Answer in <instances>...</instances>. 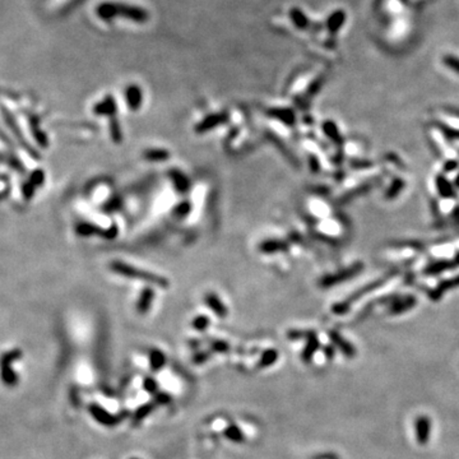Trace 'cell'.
Wrapping results in <instances>:
<instances>
[{"instance_id":"obj_1","label":"cell","mask_w":459,"mask_h":459,"mask_svg":"<svg viewBox=\"0 0 459 459\" xmlns=\"http://www.w3.org/2000/svg\"><path fill=\"white\" fill-rule=\"evenodd\" d=\"M98 17L101 20L109 22L116 17H124L128 20L133 21L136 23H144L148 20V13L145 9L139 8V7L128 6V4L120 3H102L96 9Z\"/></svg>"},{"instance_id":"obj_2","label":"cell","mask_w":459,"mask_h":459,"mask_svg":"<svg viewBox=\"0 0 459 459\" xmlns=\"http://www.w3.org/2000/svg\"><path fill=\"white\" fill-rule=\"evenodd\" d=\"M110 268H111L115 273H117V274H121L124 275V277H128V278H134L139 279V281L148 282V283L156 284L157 287H161V288H167V287H169V281H167L166 278H162L160 275L153 274V273L150 272L140 270L138 269V268L125 264V263L112 262L111 264H110Z\"/></svg>"},{"instance_id":"obj_3","label":"cell","mask_w":459,"mask_h":459,"mask_svg":"<svg viewBox=\"0 0 459 459\" xmlns=\"http://www.w3.org/2000/svg\"><path fill=\"white\" fill-rule=\"evenodd\" d=\"M22 357V351L18 348L8 351L0 356V378L4 384L13 388L18 384V375L13 369V362Z\"/></svg>"},{"instance_id":"obj_4","label":"cell","mask_w":459,"mask_h":459,"mask_svg":"<svg viewBox=\"0 0 459 459\" xmlns=\"http://www.w3.org/2000/svg\"><path fill=\"white\" fill-rule=\"evenodd\" d=\"M416 441L420 445H426L431 435V420L427 416H418L415 421Z\"/></svg>"},{"instance_id":"obj_5","label":"cell","mask_w":459,"mask_h":459,"mask_svg":"<svg viewBox=\"0 0 459 459\" xmlns=\"http://www.w3.org/2000/svg\"><path fill=\"white\" fill-rule=\"evenodd\" d=\"M88 411L92 415V417L95 418L97 422L102 423V425L105 426H114L121 420L120 416L111 415L110 412H107L105 408L98 406V404H91V406L88 407Z\"/></svg>"},{"instance_id":"obj_6","label":"cell","mask_w":459,"mask_h":459,"mask_svg":"<svg viewBox=\"0 0 459 459\" xmlns=\"http://www.w3.org/2000/svg\"><path fill=\"white\" fill-rule=\"evenodd\" d=\"M362 265L361 264H355L354 267L348 268V269L342 270V272L337 273V274L331 275V277H327L322 281V286L323 287H332L334 286L336 283H340V282L346 281V279L352 278L356 273H359L361 270Z\"/></svg>"},{"instance_id":"obj_7","label":"cell","mask_w":459,"mask_h":459,"mask_svg":"<svg viewBox=\"0 0 459 459\" xmlns=\"http://www.w3.org/2000/svg\"><path fill=\"white\" fill-rule=\"evenodd\" d=\"M329 337H331V340L332 342L334 343V346H336L347 359H354L355 355H356V350H355L354 346L351 345L348 341H346L338 332L331 331L329 332Z\"/></svg>"},{"instance_id":"obj_8","label":"cell","mask_w":459,"mask_h":459,"mask_svg":"<svg viewBox=\"0 0 459 459\" xmlns=\"http://www.w3.org/2000/svg\"><path fill=\"white\" fill-rule=\"evenodd\" d=\"M3 116H4V120H6V122H7V125H8L9 128H11V130L13 131V134L16 135V138H17V139L20 140L21 144H22L23 147H25V149L28 152V155H31V156L35 157V159H39V155H36V150H35L34 148H31L30 145H28L27 143H26L25 138L22 136V134H21V131H20V129H18L17 124H16V120H14V117L12 116V115L4 109H3Z\"/></svg>"},{"instance_id":"obj_9","label":"cell","mask_w":459,"mask_h":459,"mask_svg":"<svg viewBox=\"0 0 459 459\" xmlns=\"http://www.w3.org/2000/svg\"><path fill=\"white\" fill-rule=\"evenodd\" d=\"M42 181H44V171L37 170L31 175L30 180L23 185V195H25L26 199H31L34 197L35 189L42 185Z\"/></svg>"},{"instance_id":"obj_10","label":"cell","mask_w":459,"mask_h":459,"mask_svg":"<svg viewBox=\"0 0 459 459\" xmlns=\"http://www.w3.org/2000/svg\"><path fill=\"white\" fill-rule=\"evenodd\" d=\"M125 97L129 107H130L131 110H138L140 107V105H142L143 100L142 89L138 86H135V84L129 86L125 91Z\"/></svg>"},{"instance_id":"obj_11","label":"cell","mask_w":459,"mask_h":459,"mask_svg":"<svg viewBox=\"0 0 459 459\" xmlns=\"http://www.w3.org/2000/svg\"><path fill=\"white\" fill-rule=\"evenodd\" d=\"M306 340H308V342H306L305 348L302 351V361L310 362L317 350L319 348V340H318L317 334L314 332H309Z\"/></svg>"},{"instance_id":"obj_12","label":"cell","mask_w":459,"mask_h":459,"mask_svg":"<svg viewBox=\"0 0 459 459\" xmlns=\"http://www.w3.org/2000/svg\"><path fill=\"white\" fill-rule=\"evenodd\" d=\"M226 119H227V115L226 114L209 115V116H207L195 129H197V131H199V133H203V131L211 130V129L216 128L217 125L222 124Z\"/></svg>"},{"instance_id":"obj_13","label":"cell","mask_w":459,"mask_h":459,"mask_svg":"<svg viewBox=\"0 0 459 459\" xmlns=\"http://www.w3.org/2000/svg\"><path fill=\"white\" fill-rule=\"evenodd\" d=\"M458 286H459V275L458 277H454V278L442 281L441 283L436 287V288L432 289V291H430L428 295H430V298H432V300L436 301L441 297V295L445 292V291H448V289H451V288H455V287H458Z\"/></svg>"},{"instance_id":"obj_14","label":"cell","mask_w":459,"mask_h":459,"mask_svg":"<svg viewBox=\"0 0 459 459\" xmlns=\"http://www.w3.org/2000/svg\"><path fill=\"white\" fill-rule=\"evenodd\" d=\"M116 102L115 98L111 96H107L103 101H101L100 103L95 106V114L97 115H109V116H114L116 112Z\"/></svg>"},{"instance_id":"obj_15","label":"cell","mask_w":459,"mask_h":459,"mask_svg":"<svg viewBox=\"0 0 459 459\" xmlns=\"http://www.w3.org/2000/svg\"><path fill=\"white\" fill-rule=\"evenodd\" d=\"M415 305L416 298L412 297V296L404 298H398L390 306V314H401V313L407 312V310H411Z\"/></svg>"},{"instance_id":"obj_16","label":"cell","mask_w":459,"mask_h":459,"mask_svg":"<svg viewBox=\"0 0 459 459\" xmlns=\"http://www.w3.org/2000/svg\"><path fill=\"white\" fill-rule=\"evenodd\" d=\"M206 302L207 305L211 308L212 312L216 313L220 318H225L226 315H227V309H226V306L222 303V301L217 297V295L208 293V295L206 296Z\"/></svg>"},{"instance_id":"obj_17","label":"cell","mask_w":459,"mask_h":459,"mask_svg":"<svg viewBox=\"0 0 459 459\" xmlns=\"http://www.w3.org/2000/svg\"><path fill=\"white\" fill-rule=\"evenodd\" d=\"M268 114H269L270 116L275 117V119H278V120H281V121H283L284 124H287V125H292L293 122H295V114L292 112V110L273 109V110H270Z\"/></svg>"},{"instance_id":"obj_18","label":"cell","mask_w":459,"mask_h":459,"mask_svg":"<svg viewBox=\"0 0 459 459\" xmlns=\"http://www.w3.org/2000/svg\"><path fill=\"white\" fill-rule=\"evenodd\" d=\"M165 364H166V356L162 354L161 351H159V350L150 351L149 365H150V369H152L153 371L161 370L162 367L165 366Z\"/></svg>"},{"instance_id":"obj_19","label":"cell","mask_w":459,"mask_h":459,"mask_svg":"<svg viewBox=\"0 0 459 459\" xmlns=\"http://www.w3.org/2000/svg\"><path fill=\"white\" fill-rule=\"evenodd\" d=\"M223 435H225V436L227 437L230 441L237 442V444H240V442H244V440H245L244 434H242V431L240 430L239 427H237L236 425H230L227 428H225Z\"/></svg>"},{"instance_id":"obj_20","label":"cell","mask_w":459,"mask_h":459,"mask_svg":"<svg viewBox=\"0 0 459 459\" xmlns=\"http://www.w3.org/2000/svg\"><path fill=\"white\" fill-rule=\"evenodd\" d=\"M289 16H291V20H292L293 25H295L296 27L303 30V28H306L309 26V20H308V17H306L305 14H303L298 8L291 9Z\"/></svg>"},{"instance_id":"obj_21","label":"cell","mask_w":459,"mask_h":459,"mask_svg":"<svg viewBox=\"0 0 459 459\" xmlns=\"http://www.w3.org/2000/svg\"><path fill=\"white\" fill-rule=\"evenodd\" d=\"M153 300V292L152 289L145 288L140 295L139 301H138V312L139 313H147L148 309L150 308V303Z\"/></svg>"},{"instance_id":"obj_22","label":"cell","mask_w":459,"mask_h":459,"mask_svg":"<svg viewBox=\"0 0 459 459\" xmlns=\"http://www.w3.org/2000/svg\"><path fill=\"white\" fill-rule=\"evenodd\" d=\"M30 128L31 130H32V133H34V136L36 138V140L39 142V144L42 145V147H48V138H46V135L42 133V130H40L39 122H37V120L35 119V117L30 119Z\"/></svg>"},{"instance_id":"obj_23","label":"cell","mask_w":459,"mask_h":459,"mask_svg":"<svg viewBox=\"0 0 459 459\" xmlns=\"http://www.w3.org/2000/svg\"><path fill=\"white\" fill-rule=\"evenodd\" d=\"M278 359V352L275 350H267L265 352H263L260 361H259V366L260 367H269L270 365L274 364Z\"/></svg>"},{"instance_id":"obj_24","label":"cell","mask_w":459,"mask_h":459,"mask_svg":"<svg viewBox=\"0 0 459 459\" xmlns=\"http://www.w3.org/2000/svg\"><path fill=\"white\" fill-rule=\"evenodd\" d=\"M436 185H437V190L441 193L442 197H445V198L454 197L453 188L450 187V184H449L445 179L442 178V176H439V178L436 179Z\"/></svg>"},{"instance_id":"obj_25","label":"cell","mask_w":459,"mask_h":459,"mask_svg":"<svg viewBox=\"0 0 459 459\" xmlns=\"http://www.w3.org/2000/svg\"><path fill=\"white\" fill-rule=\"evenodd\" d=\"M284 248H286V245L278 240H270V241H265L260 245V250L263 253H274V251H279Z\"/></svg>"},{"instance_id":"obj_26","label":"cell","mask_w":459,"mask_h":459,"mask_svg":"<svg viewBox=\"0 0 459 459\" xmlns=\"http://www.w3.org/2000/svg\"><path fill=\"white\" fill-rule=\"evenodd\" d=\"M144 157L149 161H162V160H167L170 157L169 152L164 149H150L147 150L144 155Z\"/></svg>"},{"instance_id":"obj_27","label":"cell","mask_w":459,"mask_h":459,"mask_svg":"<svg viewBox=\"0 0 459 459\" xmlns=\"http://www.w3.org/2000/svg\"><path fill=\"white\" fill-rule=\"evenodd\" d=\"M343 20H345V14H343L342 12H337V13H334L328 21L329 30H331L332 32H336L343 23Z\"/></svg>"},{"instance_id":"obj_28","label":"cell","mask_w":459,"mask_h":459,"mask_svg":"<svg viewBox=\"0 0 459 459\" xmlns=\"http://www.w3.org/2000/svg\"><path fill=\"white\" fill-rule=\"evenodd\" d=\"M450 268L451 264L449 262H437L431 265H428V267L426 268L425 272L427 273V274H437V273H441L446 269H450Z\"/></svg>"},{"instance_id":"obj_29","label":"cell","mask_w":459,"mask_h":459,"mask_svg":"<svg viewBox=\"0 0 459 459\" xmlns=\"http://www.w3.org/2000/svg\"><path fill=\"white\" fill-rule=\"evenodd\" d=\"M323 128H324V131H326L327 135H328L332 140H334V142H341V136H340V133H338V128L334 125L333 122L326 121L324 122Z\"/></svg>"},{"instance_id":"obj_30","label":"cell","mask_w":459,"mask_h":459,"mask_svg":"<svg viewBox=\"0 0 459 459\" xmlns=\"http://www.w3.org/2000/svg\"><path fill=\"white\" fill-rule=\"evenodd\" d=\"M153 407H155V406H153L152 403H148V404H144V406L139 407V408H138L135 411V413H134V420H135V421H142L143 418L147 417V416L149 415L150 412H152Z\"/></svg>"},{"instance_id":"obj_31","label":"cell","mask_w":459,"mask_h":459,"mask_svg":"<svg viewBox=\"0 0 459 459\" xmlns=\"http://www.w3.org/2000/svg\"><path fill=\"white\" fill-rule=\"evenodd\" d=\"M442 63L451 69L453 72H455L456 74H459V58L453 55H445L442 58Z\"/></svg>"},{"instance_id":"obj_32","label":"cell","mask_w":459,"mask_h":459,"mask_svg":"<svg viewBox=\"0 0 459 459\" xmlns=\"http://www.w3.org/2000/svg\"><path fill=\"white\" fill-rule=\"evenodd\" d=\"M208 324L209 319L207 317H203V315H199L193 320V328H195L197 331H206Z\"/></svg>"},{"instance_id":"obj_33","label":"cell","mask_w":459,"mask_h":459,"mask_svg":"<svg viewBox=\"0 0 459 459\" xmlns=\"http://www.w3.org/2000/svg\"><path fill=\"white\" fill-rule=\"evenodd\" d=\"M402 188H403V181H402V180H395L394 183L392 184V187H390L389 189H388V192H387V198H389V199H392V198L397 197L398 193L401 192Z\"/></svg>"},{"instance_id":"obj_34","label":"cell","mask_w":459,"mask_h":459,"mask_svg":"<svg viewBox=\"0 0 459 459\" xmlns=\"http://www.w3.org/2000/svg\"><path fill=\"white\" fill-rule=\"evenodd\" d=\"M143 387H144V389L147 390L148 393H150V394H155V393H157L159 384H157V381L155 380V379L147 376V378L144 379V381H143Z\"/></svg>"},{"instance_id":"obj_35","label":"cell","mask_w":459,"mask_h":459,"mask_svg":"<svg viewBox=\"0 0 459 459\" xmlns=\"http://www.w3.org/2000/svg\"><path fill=\"white\" fill-rule=\"evenodd\" d=\"M174 180H175L176 183H178L176 185H178L179 189H180V190H187L188 187H189V181L187 180V178H185V176H184L183 174L176 173L175 175H174Z\"/></svg>"},{"instance_id":"obj_36","label":"cell","mask_w":459,"mask_h":459,"mask_svg":"<svg viewBox=\"0 0 459 459\" xmlns=\"http://www.w3.org/2000/svg\"><path fill=\"white\" fill-rule=\"evenodd\" d=\"M111 135L116 142L121 139V133H120V126L115 119L111 120Z\"/></svg>"},{"instance_id":"obj_37","label":"cell","mask_w":459,"mask_h":459,"mask_svg":"<svg viewBox=\"0 0 459 459\" xmlns=\"http://www.w3.org/2000/svg\"><path fill=\"white\" fill-rule=\"evenodd\" d=\"M309 334V332H301V331H291L288 333L289 340H301V338H306Z\"/></svg>"},{"instance_id":"obj_38","label":"cell","mask_w":459,"mask_h":459,"mask_svg":"<svg viewBox=\"0 0 459 459\" xmlns=\"http://www.w3.org/2000/svg\"><path fill=\"white\" fill-rule=\"evenodd\" d=\"M212 348L216 352H226V351H228V345L226 342H222V341H218V342H214L212 345Z\"/></svg>"},{"instance_id":"obj_39","label":"cell","mask_w":459,"mask_h":459,"mask_svg":"<svg viewBox=\"0 0 459 459\" xmlns=\"http://www.w3.org/2000/svg\"><path fill=\"white\" fill-rule=\"evenodd\" d=\"M171 401V398L169 394H165V393H160V394L156 395V403L160 404H166Z\"/></svg>"},{"instance_id":"obj_40","label":"cell","mask_w":459,"mask_h":459,"mask_svg":"<svg viewBox=\"0 0 459 459\" xmlns=\"http://www.w3.org/2000/svg\"><path fill=\"white\" fill-rule=\"evenodd\" d=\"M208 359H209V352H202V354L197 355V356L193 359V361H194L195 364H203V362L207 361Z\"/></svg>"},{"instance_id":"obj_41","label":"cell","mask_w":459,"mask_h":459,"mask_svg":"<svg viewBox=\"0 0 459 459\" xmlns=\"http://www.w3.org/2000/svg\"><path fill=\"white\" fill-rule=\"evenodd\" d=\"M324 354H326V356L328 357V360H332L334 357V347L328 346L327 348H324Z\"/></svg>"},{"instance_id":"obj_42","label":"cell","mask_w":459,"mask_h":459,"mask_svg":"<svg viewBox=\"0 0 459 459\" xmlns=\"http://www.w3.org/2000/svg\"><path fill=\"white\" fill-rule=\"evenodd\" d=\"M455 185L459 188V175H458V178H456V180H455Z\"/></svg>"},{"instance_id":"obj_43","label":"cell","mask_w":459,"mask_h":459,"mask_svg":"<svg viewBox=\"0 0 459 459\" xmlns=\"http://www.w3.org/2000/svg\"><path fill=\"white\" fill-rule=\"evenodd\" d=\"M456 263H458V264H459V254H458V255H456Z\"/></svg>"},{"instance_id":"obj_44","label":"cell","mask_w":459,"mask_h":459,"mask_svg":"<svg viewBox=\"0 0 459 459\" xmlns=\"http://www.w3.org/2000/svg\"><path fill=\"white\" fill-rule=\"evenodd\" d=\"M131 459H138V458H131Z\"/></svg>"}]
</instances>
